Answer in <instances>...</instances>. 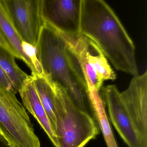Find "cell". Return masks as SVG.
<instances>
[{
    "instance_id": "6da1fadb",
    "label": "cell",
    "mask_w": 147,
    "mask_h": 147,
    "mask_svg": "<svg viewBox=\"0 0 147 147\" xmlns=\"http://www.w3.org/2000/svg\"><path fill=\"white\" fill-rule=\"evenodd\" d=\"M80 34L92 40L118 71L139 74L136 47L121 21L103 0H82Z\"/></svg>"
},
{
    "instance_id": "7a4b0ae2",
    "label": "cell",
    "mask_w": 147,
    "mask_h": 147,
    "mask_svg": "<svg viewBox=\"0 0 147 147\" xmlns=\"http://www.w3.org/2000/svg\"><path fill=\"white\" fill-rule=\"evenodd\" d=\"M35 47L45 76L61 87L78 108L94 118L84 75L57 32L44 22Z\"/></svg>"
},
{
    "instance_id": "3957f363",
    "label": "cell",
    "mask_w": 147,
    "mask_h": 147,
    "mask_svg": "<svg viewBox=\"0 0 147 147\" xmlns=\"http://www.w3.org/2000/svg\"><path fill=\"white\" fill-rule=\"evenodd\" d=\"M56 118L58 147H85L99 133L94 118L78 108L67 93L57 100Z\"/></svg>"
},
{
    "instance_id": "277c9868",
    "label": "cell",
    "mask_w": 147,
    "mask_h": 147,
    "mask_svg": "<svg viewBox=\"0 0 147 147\" xmlns=\"http://www.w3.org/2000/svg\"><path fill=\"white\" fill-rule=\"evenodd\" d=\"M0 136L10 147H40V140L24 105L0 86Z\"/></svg>"
},
{
    "instance_id": "5b68a950",
    "label": "cell",
    "mask_w": 147,
    "mask_h": 147,
    "mask_svg": "<svg viewBox=\"0 0 147 147\" xmlns=\"http://www.w3.org/2000/svg\"><path fill=\"white\" fill-rule=\"evenodd\" d=\"M16 29L24 41L36 46L43 25L44 0H5Z\"/></svg>"
},
{
    "instance_id": "8992f818",
    "label": "cell",
    "mask_w": 147,
    "mask_h": 147,
    "mask_svg": "<svg viewBox=\"0 0 147 147\" xmlns=\"http://www.w3.org/2000/svg\"><path fill=\"white\" fill-rule=\"evenodd\" d=\"M105 106L113 126L129 147H147L125 109L117 87L110 85L102 88L101 94Z\"/></svg>"
},
{
    "instance_id": "52a82bcc",
    "label": "cell",
    "mask_w": 147,
    "mask_h": 147,
    "mask_svg": "<svg viewBox=\"0 0 147 147\" xmlns=\"http://www.w3.org/2000/svg\"><path fill=\"white\" fill-rule=\"evenodd\" d=\"M81 7L82 0H44V21L61 33L78 35Z\"/></svg>"
},
{
    "instance_id": "ba28073f",
    "label": "cell",
    "mask_w": 147,
    "mask_h": 147,
    "mask_svg": "<svg viewBox=\"0 0 147 147\" xmlns=\"http://www.w3.org/2000/svg\"><path fill=\"white\" fill-rule=\"evenodd\" d=\"M122 102L138 131L147 141V71L134 76L120 92Z\"/></svg>"
},
{
    "instance_id": "9c48e42d",
    "label": "cell",
    "mask_w": 147,
    "mask_h": 147,
    "mask_svg": "<svg viewBox=\"0 0 147 147\" xmlns=\"http://www.w3.org/2000/svg\"><path fill=\"white\" fill-rule=\"evenodd\" d=\"M19 93L24 107L37 120L53 145L58 147L56 136L39 98L33 82V77L31 76L23 84Z\"/></svg>"
},
{
    "instance_id": "30bf717a",
    "label": "cell",
    "mask_w": 147,
    "mask_h": 147,
    "mask_svg": "<svg viewBox=\"0 0 147 147\" xmlns=\"http://www.w3.org/2000/svg\"><path fill=\"white\" fill-rule=\"evenodd\" d=\"M0 30L16 53L17 58L23 61L30 68L31 71V76H35L36 72L34 67L22 49L24 40L14 25L5 0H0Z\"/></svg>"
},
{
    "instance_id": "8fae6325",
    "label": "cell",
    "mask_w": 147,
    "mask_h": 147,
    "mask_svg": "<svg viewBox=\"0 0 147 147\" xmlns=\"http://www.w3.org/2000/svg\"><path fill=\"white\" fill-rule=\"evenodd\" d=\"M32 77L39 98L46 111L55 133L56 127L57 100L56 88L55 82L47 78L45 75Z\"/></svg>"
},
{
    "instance_id": "7c38bea8",
    "label": "cell",
    "mask_w": 147,
    "mask_h": 147,
    "mask_svg": "<svg viewBox=\"0 0 147 147\" xmlns=\"http://www.w3.org/2000/svg\"><path fill=\"white\" fill-rule=\"evenodd\" d=\"M88 91L94 119L99 129L102 132L107 147H118L100 91L93 89H89Z\"/></svg>"
},
{
    "instance_id": "4fadbf2b",
    "label": "cell",
    "mask_w": 147,
    "mask_h": 147,
    "mask_svg": "<svg viewBox=\"0 0 147 147\" xmlns=\"http://www.w3.org/2000/svg\"><path fill=\"white\" fill-rule=\"evenodd\" d=\"M85 47L87 60L96 71L100 80L104 82L105 81L115 80L117 76L105 55L93 41L86 36Z\"/></svg>"
},
{
    "instance_id": "5bb4252c",
    "label": "cell",
    "mask_w": 147,
    "mask_h": 147,
    "mask_svg": "<svg viewBox=\"0 0 147 147\" xmlns=\"http://www.w3.org/2000/svg\"><path fill=\"white\" fill-rule=\"evenodd\" d=\"M15 57L0 47V67L9 78L17 92L24 82L30 78L17 64Z\"/></svg>"
},
{
    "instance_id": "9a60e30c",
    "label": "cell",
    "mask_w": 147,
    "mask_h": 147,
    "mask_svg": "<svg viewBox=\"0 0 147 147\" xmlns=\"http://www.w3.org/2000/svg\"><path fill=\"white\" fill-rule=\"evenodd\" d=\"M22 47L25 55L30 59L34 67L36 72V75L34 76L44 75L41 63L38 58L36 47L24 41L22 42Z\"/></svg>"
},
{
    "instance_id": "2e32d148",
    "label": "cell",
    "mask_w": 147,
    "mask_h": 147,
    "mask_svg": "<svg viewBox=\"0 0 147 147\" xmlns=\"http://www.w3.org/2000/svg\"><path fill=\"white\" fill-rule=\"evenodd\" d=\"M0 86L12 94H16L17 92L13 88L10 80L0 67Z\"/></svg>"
},
{
    "instance_id": "e0dca14e",
    "label": "cell",
    "mask_w": 147,
    "mask_h": 147,
    "mask_svg": "<svg viewBox=\"0 0 147 147\" xmlns=\"http://www.w3.org/2000/svg\"><path fill=\"white\" fill-rule=\"evenodd\" d=\"M0 47L5 50L7 52L17 58V55L12 48L6 40L1 32L0 30Z\"/></svg>"
},
{
    "instance_id": "ac0fdd59",
    "label": "cell",
    "mask_w": 147,
    "mask_h": 147,
    "mask_svg": "<svg viewBox=\"0 0 147 147\" xmlns=\"http://www.w3.org/2000/svg\"><path fill=\"white\" fill-rule=\"evenodd\" d=\"M0 147H10L2 137L0 136Z\"/></svg>"
}]
</instances>
